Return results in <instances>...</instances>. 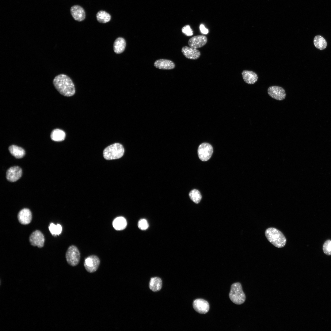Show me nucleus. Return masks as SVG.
Here are the masks:
<instances>
[{"label": "nucleus", "mask_w": 331, "mask_h": 331, "mask_svg": "<svg viewBox=\"0 0 331 331\" xmlns=\"http://www.w3.org/2000/svg\"><path fill=\"white\" fill-rule=\"evenodd\" d=\"M54 86L62 95L71 97L75 93V88L71 79L66 75L61 74L56 76L53 81Z\"/></svg>", "instance_id": "obj_1"}, {"label": "nucleus", "mask_w": 331, "mask_h": 331, "mask_svg": "<svg viewBox=\"0 0 331 331\" xmlns=\"http://www.w3.org/2000/svg\"><path fill=\"white\" fill-rule=\"evenodd\" d=\"M265 235L269 242L277 248H282L286 244L287 240L284 235L275 228H267L265 231Z\"/></svg>", "instance_id": "obj_2"}, {"label": "nucleus", "mask_w": 331, "mask_h": 331, "mask_svg": "<svg viewBox=\"0 0 331 331\" xmlns=\"http://www.w3.org/2000/svg\"><path fill=\"white\" fill-rule=\"evenodd\" d=\"M124 152V148L121 144L116 143L111 144L104 150L103 154L105 159L108 160L120 158Z\"/></svg>", "instance_id": "obj_3"}, {"label": "nucleus", "mask_w": 331, "mask_h": 331, "mask_svg": "<svg viewBox=\"0 0 331 331\" xmlns=\"http://www.w3.org/2000/svg\"><path fill=\"white\" fill-rule=\"evenodd\" d=\"M229 297L230 300L236 304L241 305L244 302L245 295L240 283H235L232 284Z\"/></svg>", "instance_id": "obj_4"}, {"label": "nucleus", "mask_w": 331, "mask_h": 331, "mask_svg": "<svg viewBox=\"0 0 331 331\" xmlns=\"http://www.w3.org/2000/svg\"><path fill=\"white\" fill-rule=\"evenodd\" d=\"M67 261L70 265L74 266L79 263L80 255L79 251L74 245L70 246L68 249L66 254Z\"/></svg>", "instance_id": "obj_5"}, {"label": "nucleus", "mask_w": 331, "mask_h": 331, "mask_svg": "<svg viewBox=\"0 0 331 331\" xmlns=\"http://www.w3.org/2000/svg\"><path fill=\"white\" fill-rule=\"evenodd\" d=\"M197 151L200 159L203 161H206L211 157L213 153V148L209 143H204L199 145Z\"/></svg>", "instance_id": "obj_6"}, {"label": "nucleus", "mask_w": 331, "mask_h": 331, "mask_svg": "<svg viewBox=\"0 0 331 331\" xmlns=\"http://www.w3.org/2000/svg\"><path fill=\"white\" fill-rule=\"evenodd\" d=\"M100 264L99 258L95 255L90 256L85 260L84 266L87 272H93L97 270Z\"/></svg>", "instance_id": "obj_7"}, {"label": "nucleus", "mask_w": 331, "mask_h": 331, "mask_svg": "<svg viewBox=\"0 0 331 331\" xmlns=\"http://www.w3.org/2000/svg\"><path fill=\"white\" fill-rule=\"evenodd\" d=\"M268 93L271 97L279 101L283 100L286 96L284 89L278 86H274L269 87L268 89Z\"/></svg>", "instance_id": "obj_8"}, {"label": "nucleus", "mask_w": 331, "mask_h": 331, "mask_svg": "<svg viewBox=\"0 0 331 331\" xmlns=\"http://www.w3.org/2000/svg\"><path fill=\"white\" fill-rule=\"evenodd\" d=\"M29 242L33 246H37L39 248H41L44 245V238L43 234L41 231L36 230L33 232L30 235Z\"/></svg>", "instance_id": "obj_9"}, {"label": "nucleus", "mask_w": 331, "mask_h": 331, "mask_svg": "<svg viewBox=\"0 0 331 331\" xmlns=\"http://www.w3.org/2000/svg\"><path fill=\"white\" fill-rule=\"evenodd\" d=\"M193 306L195 310L198 313L205 314L209 311L210 307L208 302L204 299H198L195 300L193 303Z\"/></svg>", "instance_id": "obj_10"}, {"label": "nucleus", "mask_w": 331, "mask_h": 331, "mask_svg": "<svg viewBox=\"0 0 331 331\" xmlns=\"http://www.w3.org/2000/svg\"><path fill=\"white\" fill-rule=\"evenodd\" d=\"M22 174L21 169L18 166H14L9 168L6 172V178L10 182H15L19 179Z\"/></svg>", "instance_id": "obj_11"}, {"label": "nucleus", "mask_w": 331, "mask_h": 331, "mask_svg": "<svg viewBox=\"0 0 331 331\" xmlns=\"http://www.w3.org/2000/svg\"><path fill=\"white\" fill-rule=\"evenodd\" d=\"M207 41V37L203 35H198L194 36L190 39L188 44L190 47L197 49L204 46Z\"/></svg>", "instance_id": "obj_12"}, {"label": "nucleus", "mask_w": 331, "mask_h": 331, "mask_svg": "<svg viewBox=\"0 0 331 331\" xmlns=\"http://www.w3.org/2000/svg\"><path fill=\"white\" fill-rule=\"evenodd\" d=\"M181 52L185 57L191 59H197L201 55L199 50L187 46L182 47Z\"/></svg>", "instance_id": "obj_13"}, {"label": "nucleus", "mask_w": 331, "mask_h": 331, "mask_svg": "<svg viewBox=\"0 0 331 331\" xmlns=\"http://www.w3.org/2000/svg\"><path fill=\"white\" fill-rule=\"evenodd\" d=\"M70 11L72 16L75 20L81 21L85 19V12L81 6L78 5L74 6L71 7Z\"/></svg>", "instance_id": "obj_14"}, {"label": "nucleus", "mask_w": 331, "mask_h": 331, "mask_svg": "<svg viewBox=\"0 0 331 331\" xmlns=\"http://www.w3.org/2000/svg\"><path fill=\"white\" fill-rule=\"evenodd\" d=\"M17 217L19 222L21 224H28L31 222L32 220L31 212L28 208H24L18 213Z\"/></svg>", "instance_id": "obj_15"}, {"label": "nucleus", "mask_w": 331, "mask_h": 331, "mask_svg": "<svg viewBox=\"0 0 331 331\" xmlns=\"http://www.w3.org/2000/svg\"><path fill=\"white\" fill-rule=\"evenodd\" d=\"M242 74L244 81L249 84H253L257 82L258 77L255 72L251 70H244Z\"/></svg>", "instance_id": "obj_16"}, {"label": "nucleus", "mask_w": 331, "mask_h": 331, "mask_svg": "<svg viewBox=\"0 0 331 331\" xmlns=\"http://www.w3.org/2000/svg\"><path fill=\"white\" fill-rule=\"evenodd\" d=\"M154 65L157 68L163 70H171L175 67L174 63L172 61L162 59L156 61Z\"/></svg>", "instance_id": "obj_17"}, {"label": "nucleus", "mask_w": 331, "mask_h": 331, "mask_svg": "<svg viewBox=\"0 0 331 331\" xmlns=\"http://www.w3.org/2000/svg\"><path fill=\"white\" fill-rule=\"evenodd\" d=\"M126 45V41L124 38L121 37L117 38L113 44L114 52L118 54L122 53L125 50Z\"/></svg>", "instance_id": "obj_18"}, {"label": "nucleus", "mask_w": 331, "mask_h": 331, "mask_svg": "<svg viewBox=\"0 0 331 331\" xmlns=\"http://www.w3.org/2000/svg\"><path fill=\"white\" fill-rule=\"evenodd\" d=\"M10 154L17 158H23L25 154V151L22 148L15 145H12L9 147Z\"/></svg>", "instance_id": "obj_19"}, {"label": "nucleus", "mask_w": 331, "mask_h": 331, "mask_svg": "<svg viewBox=\"0 0 331 331\" xmlns=\"http://www.w3.org/2000/svg\"><path fill=\"white\" fill-rule=\"evenodd\" d=\"M162 281L158 277H154L150 279L149 282V288L152 291L156 292L159 291L162 288Z\"/></svg>", "instance_id": "obj_20"}, {"label": "nucleus", "mask_w": 331, "mask_h": 331, "mask_svg": "<svg viewBox=\"0 0 331 331\" xmlns=\"http://www.w3.org/2000/svg\"><path fill=\"white\" fill-rule=\"evenodd\" d=\"M127 225L126 220L123 217H118L115 218L113 221L112 225L114 228L118 230H122L124 229Z\"/></svg>", "instance_id": "obj_21"}, {"label": "nucleus", "mask_w": 331, "mask_h": 331, "mask_svg": "<svg viewBox=\"0 0 331 331\" xmlns=\"http://www.w3.org/2000/svg\"><path fill=\"white\" fill-rule=\"evenodd\" d=\"M66 137V134L63 130L56 129L53 130L51 134V139L55 141L60 142L64 140Z\"/></svg>", "instance_id": "obj_22"}, {"label": "nucleus", "mask_w": 331, "mask_h": 331, "mask_svg": "<svg viewBox=\"0 0 331 331\" xmlns=\"http://www.w3.org/2000/svg\"><path fill=\"white\" fill-rule=\"evenodd\" d=\"M314 44L316 48L320 50L325 49L327 46V43L325 39L320 35H317L314 37Z\"/></svg>", "instance_id": "obj_23"}, {"label": "nucleus", "mask_w": 331, "mask_h": 331, "mask_svg": "<svg viewBox=\"0 0 331 331\" xmlns=\"http://www.w3.org/2000/svg\"><path fill=\"white\" fill-rule=\"evenodd\" d=\"M97 21L100 23H107L111 20V15L107 12L101 10L97 12L96 14Z\"/></svg>", "instance_id": "obj_24"}, {"label": "nucleus", "mask_w": 331, "mask_h": 331, "mask_svg": "<svg viewBox=\"0 0 331 331\" xmlns=\"http://www.w3.org/2000/svg\"><path fill=\"white\" fill-rule=\"evenodd\" d=\"M191 200L196 204L199 203L200 201L202 196L200 192L197 189H193L189 194Z\"/></svg>", "instance_id": "obj_25"}, {"label": "nucleus", "mask_w": 331, "mask_h": 331, "mask_svg": "<svg viewBox=\"0 0 331 331\" xmlns=\"http://www.w3.org/2000/svg\"><path fill=\"white\" fill-rule=\"evenodd\" d=\"M49 229L51 234L54 236L59 235L62 231V226L58 224L55 225L53 223H51L49 226Z\"/></svg>", "instance_id": "obj_26"}, {"label": "nucleus", "mask_w": 331, "mask_h": 331, "mask_svg": "<svg viewBox=\"0 0 331 331\" xmlns=\"http://www.w3.org/2000/svg\"><path fill=\"white\" fill-rule=\"evenodd\" d=\"M323 249L326 254L331 255V240H328L325 242L323 245Z\"/></svg>", "instance_id": "obj_27"}, {"label": "nucleus", "mask_w": 331, "mask_h": 331, "mask_svg": "<svg viewBox=\"0 0 331 331\" xmlns=\"http://www.w3.org/2000/svg\"><path fill=\"white\" fill-rule=\"evenodd\" d=\"M148 223L146 220L145 219H140L138 223V226L141 230H146L148 227Z\"/></svg>", "instance_id": "obj_28"}, {"label": "nucleus", "mask_w": 331, "mask_h": 331, "mask_svg": "<svg viewBox=\"0 0 331 331\" xmlns=\"http://www.w3.org/2000/svg\"><path fill=\"white\" fill-rule=\"evenodd\" d=\"M182 32L188 36H191L193 34V31L189 25H186L182 29Z\"/></svg>", "instance_id": "obj_29"}, {"label": "nucleus", "mask_w": 331, "mask_h": 331, "mask_svg": "<svg viewBox=\"0 0 331 331\" xmlns=\"http://www.w3.org/2000/svg\"><path fill=\"white\" fill-rule=\"evenodd\" d=\"M200 29L201 33L203 34H206L208 33V29L206 28L204 26L203 24H201L200 25Z\"/></svg>", "instance_id": "obj_30"}]
</instances>
